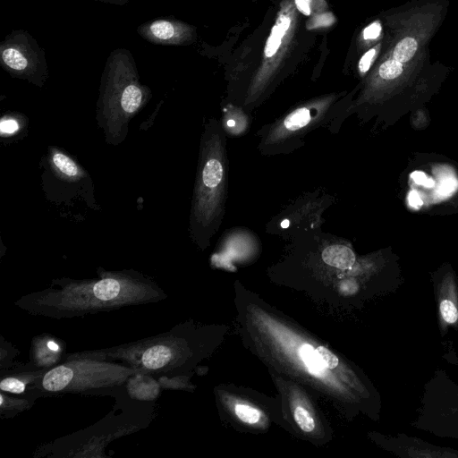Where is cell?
Masks as SVG:
<instances>
[{"mask_svg":"<svg viewBox=\"0 0 458 458\" xmlns=\"http://www.w3.org/2000/svg\"><path fill=\"white\" fill-rule=\"evenodd\" d=\"M448 7V0H412L380 14L385 30L380 55L403 64L415 59L428 48Z\"/></svg>","mask_w":458,"mask_h":458,"instance_id":"obj_1","label":"cell"},{"mask_svg":"<svg viewBox=\"0 0 458 458\" xmlns=\"http://www.w3.org/2000/svg\"><path fill=\"white\" fill-rule=\"evenodd\" d=\"M132 370L117 365L72 361L47 372L42 387L50 392L82 391L121 384Z\"/></svg>","mask_w":458,"mask_h":458,"instance_id":"obj_2","label":"cell"},{"mask_svg":"<svg viewBox=\"0 0 458 458\" xmlns=\"http://www.w3.org/2000/svg\"><path fill=\"white\" fill-rule=\"evenodd\" d=\"M298 13L293 0L281 2L263 48L258 80L269 78L288 56L297 29Z\"/></svg>","mask_w":458,"mask_h":458,"instance_id":"obj_3","label":"cell"},{"mask_svg":"<svg viewBox=\"0 0 458 458\" xmlns=\"http://www.w3.org/2000/svg\"><path fill=\"white\" fill-rule=\"evenodd\" d=\"M437 321L442 335L448 329L458 330V283L448 273L435 284Z\"/></svg>","mask_w":458,"mask_h":458,"instance_id":"obj_4","label":"cell"},{"mask_svg":"<svg viewBox=\"0 0 458 458\" xmlns=\"http://www.w3.org/2000/svg\"><path fill=\"white\" fill-rule=\"evenodd\" d=\"M397 454L409 457H458L454 450L440 448L425 443L417 438L397 437Z\"/></svg>","mask_w":458,"mask_h":458,"instance_id":"obj_5","label":"cell"},{"mask_svg":"<svg viewBox=\"0 0 458 458\" xmlns=\"http://www.w3.org/2000/svg\"><path fill=\"white\" fill-rule=\"evenodd\" d=\"M322 259L331 267L348 269L354 264L355 255L350 248L335 244L328 246L323 250Z\"/></svg>","mask_w":458,"mask_h":458,"instance_id":"obj_6","label":"cell"},{"mask_svg":"<svg viewBox=\"0 0 458 458\" xmlns=\"http://www.w3.org/2000/svg\"><path fill=\"white\" fill-rule=\"evenodd\" d=\"M143 94L141 89L135 84L127 85L120 98L121 123L132 115L141 106Z\"/></svg>","mask_w":458,"mask_h":458,"instance_id":"obj_7","label":"cell"},{"mask_svg":"<svg viewBox=\"0 0 458 458\" xmlns=\"http://www.w3.org/2000/svg\"><path fill=\"white\" fill-rule=\"evenodd\" d=\"M384 36V24L379 16V18L371 21L362 29L358 38L359 49L363 52L366 51L379 41L383 40Z\"/></svg>","mask_w":458,"mask_h":458,"instance_id":"obj_8","label":"cell"},{"mask_svg":"<svg viewBox=\"0 0 458 458\" xmlns=\"http://www.w3.org/2000/svg\"><path fill=\"white\" fill-rule=\"evenodd\" d=\"M223 178V166L216 158H209L202 168V187L212 189L217 187Z\"/></svg>","mask_w":458,"mask_h":458,"instance_id":"obj_9","label":"cell"},{"mask_svg":"<svg viewBox=\"0 0 458 458\" xmlns=\"http://www.w3.org/2000/svg\"><path fill=\"white\" fill-rule=\"evenodd\" d=\"M317 112V108L300 107L284 119L283 123L284 128L291 131L300 130L310 122Z\"/></svg>","mask_w":458,"mask_h":458,"instance_id":"obj_10","label":"cell"},{"mask_svg":"<svg viewBox=\"0 0 458 458\" xmlns=\"http://www.w3.org/2000/svg\"><path fill=\"white\" fill-rule=\"evenodd\" d=\"M52 164L60 174L68 178H78L81 169L78 165L64 153L54 149L52 153Z\"/></svg>","mask_w":458,"mask_h":458,"instance_id":"obj_11","label":"cell"},{"mask_svg":"<svg viewBox=\"0 0 458 458\" xmlns=\"http://www.w3.org/2000/svg\"><path fill=\"white\" fill-rule=\"evenodd\" d=\"M438 184L436 188L434 198L440 200L452 196L458 189V179L451 171L445 168L437 174Z\"/></svg>","mask_w":458,"mask_h":458,"instance_id":"obj_12","label":"cell"},{"mask_svg":"<svg viewBox=\"0 0 458 458\" xmlns=\"http://www.w3.org/2000/svg\"><path fill=\"white\" fill-rule=\"evenodd\" d=\"M384 47V39L364 51L358 62V70L361 75L369 72L377 59L379 58Z\"/></svg>","mask_w":458,"mask_h":458,"instance_id":"obj_13","label":"cell"},{"mask_svg":"<svg viewBox=\"0 0 458 458\" xmlns=\"http://www.w3.org/2000/svg\"><path fill=\"white\" fill-rule=\"evenodd\" d=\"M299 354L312 374L318 375L322 371L325 366L311 345H301L299 349Z\"/></svg>","mask_w":458,"mask_h":458,"instance_id":"obj_14","label":"cell"},{"mask_svg":"<svg viewBox=\"0 0 458 458\" xmlns=\"http://www.w3.org/2000/svg\"><path fill=\"white\" fill-rule=\"evenodd\" d=\"M2 59L9 68L15 71H22L28 66L26 57L19 50L13 47L3 51Z\"/></svg>","mask_w":458,"mask_h":458,"instance_id":"obj_15","label":"cell"},{"mask_svg":"<svg viewBox=\"0 0 458 458\" xmlns=\"http://www.w3.org/2000/svg\"><path fill=\"white\" fill-rule=\"evenodd\" d=\"M299 13L310 16L324 13L327 8L325 0H293Z\"/></svg>","mask_w":458,"mask_h":458,"instance_id":"obj_16","label":"cell"},{"mask_svg":"<svg viewBox=\"0 0 458 458\" xmlns=\"http://www.w3.org/2000/svg\"><path fill=\"white\" fill-rule=\"evenodd\" d=\"M149 30L154 37L162 40L170 39L175 34L174 25L167 21H157L150 25Z\"/></svg>","mask_w":458,"mask_h":458,"instance_id":"obj_17","label":"cell"},{"mask_svg":"<svg viewBox=\"0 0 458 458\" xmlns=\"http://www.w3.org/2000/svg\"><path fill=\"white\" fill-rule=\"evenodd\" d=\"M235 413L241 420L250 424L258 422L260 418V412L257 409L245 404H237Z\"/></svg>","mask_w":458,"mask_h":458,"instance_id":"obj_18","label":"cell"},{"mask_svg":"<svg viewBox=\"0 0 458 458\" xmlns=\"http://www.w3.org/2000/svg\"><path fill=\"white\" fill-rule=\"evenodd\" d=\"M294 420L305 432H311L315 428L313 418L310 412L302 407H297L294 410Z\"/></svg>","mask_w":458,"mask_h":458,"instance_id":"obj_19","label":"cell"},{"mask_svg":"<svg viewBox=\"0 0 458 458\" xmlns=\"http://www.w3.org/2000/svg\"><path fill=\"white\" fill-rule=\"evenodd\" d=\"M0 388L12 394H21L25 389V384L19 378L6 377L1 381Z\"/></svg>","mask_w":458,"mask_h":458,"instance_id":"obj_20","label":"cell"},{"mask_svg":"<svg viewBox=\"0 0 458 458\" xmlns=\"http://www.w3.org/2000/svg\"><path fill=\"white\" fill-rule=\"evenodd\" d=\"M335 21L334 15L331 13H321L315 14L308 23V27L310 29L325 28L333 24Z\"/></svg>","mask_w":458,"mask_h":458,"instance_id":"obj_21","label":"cell"},{"mask_svg":"<svg viewBox=\"0 0 458 458\" xmlns=\"http://www.w3.org/2000/svg\"><path fill=\"white\" fill-rule=\"evenodd\" d=\"M316 352L326 368L335 369L338 365V358L326 347L318 346Z\"/></svg>","mask_w":458,"mask_h":458,"instance_id":"obj_22","label":"cell"},{"mask_svg":"<svg viewBox=\"0 0 458 458\" xmlns=\"http://www.w3.org/2000/svg\"><path fill=\"white\" fill-rule=\"evenodd\" d=\"M410 177L416 184L426 188H432L436 185L435 181L431 177H428L427 174L421 171L412 172Z\"/></svg>","mask_w":458,"mask_h":458,"instance_id":"obj_23","label":"cell"},{"mask_svg":"<svg viewBox=\"0 0 458 458\" xmlns=\"http://www.w3.org/2000/svg\"><path fill=\"white\" fill-rule=\"evenodd\" d=\"M19 128V124L16 120L8 118L3 119L0 123V130L2 133L12 134L15 132Z\"/></svg>","mask_w":458,"mask_h":458,"instance_id":"obj_24","label":"cell"},{"mask_svg":"<svg viewBox=\"0 0 458 458\" xmlns=\"http://www.w3.org/2000/svg\"><path fill=\"white\" fill-rule=\"evenodd\" d=\"M407 199L409 206L412 208L418 209L423 205L420 195L414 190L409 192Z\"/></svg>","mask_w":458,"mask_h":458,"instance_id":"obj_25","label":"cell"},{"mask_svg":"<svg viewBox=\"0 0 458 458\" xmlns=\"http://www.w3.org/2000/svg\"><path fill=\"white\" fill-rule=\"evenodd\" d=\"M289 225H290V222H289V220H288V219H284V220L281 223V226H282L283 228H286V227H288V226H289Z\"/></svg>","mask_w":458,"mask_h":458,"instance_id":"obj_26","label":"cell"},{"mask_svg":"<svg viewBox=\"0 0 458 458\" xmlns=\"http://www.w3.org/2000/svg\"><path fill=\"white\" fill-rule=\"evenodd\" d=\"M227 124H228L229 126H232V125L233 126L234 122H233V120H229V121L227 122Z\"/></svg>","mask_w":458,"mask_h":458,"instance_id":"obj_27","label":"cell"}]
</instances>
